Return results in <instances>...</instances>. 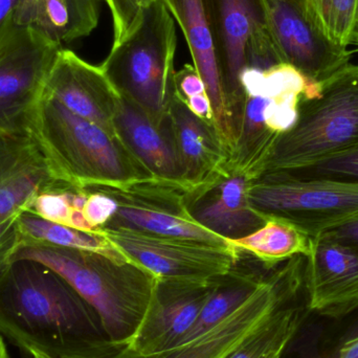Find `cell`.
Returning a JSON list of instances; mask_svg holds the SVG:
<instances>
[{"instance_id":"1","label":"cell","mask_w":358,"mask_h":358,"mask_svg":"<svg viewBox=\"0 0 358 358\" xmlns=\"http://www.w3.org/2000/svg\"><path fill=\"white\" fill-rule=\"evenodd\" d=\"M0 334L27 355L82 358L106 340L96 311L56 271L17 260L0 275Z\"/></svg>"},{"instance_id":"2","label":"cell","mask_w":358,"mask_h":358,"mask_svg":"<svg viewBox=\"0 0 358 358\" xmlns=\"http://www.w3.org/2000/svg\"><path fill=\"white\" fill-rule=\"evenodd\" d=\"M27 134L55 178L73 191L157 182L119 136L73 115L44 92Z\"/></svg>"},{"instance_id":"3","label":"cell","mask_w":358,"mask_h":358,"mask_svg":"<svg viewBox=\"0 0 358 358\" xmlns=\"http://www.w3.org/2000/svg\"><path fill=\"white\" fill-rule=\"evenodd\" d=\"M34 260L60 275L96 311L105 338L126 345L140 326L159 278L132 260L21 241L13 257Z\"/></svg>"},{"instance_id":"4","label":"cell","mask_w":358,"mask_h":358,"mask_svg":"<svg viewBox=\"0 0 358 358\" xmlns=\"http://www.w3.org/2000/svg\"><path fill=\"white\" fill-rule=\"evenodd\" d=\"M357 144L358 65L349 64L311 85L296 122L278 138L261 176L309 167Z\"/></svg>"},{"instance_id":"5","label":"cell","mask_w":358,"mask_h":358,"mask_svg":"<svg viewBox=\"0 0 358 358\" xmlns=\"http://www.w3.org/2000/svg\"><path fill=\"white\" fill-rule=\"evenodd\" d=\"M176 20L165 1L155 0L101 64L119 94L157 125L165 123L176 94Z\"/></svg>"},{"instance_id":"6","label":"cell","mask_w":358,"mask_h":358,"mask_svg":"<svg viewBox=\"0 0 358 358\" xmlns=\"http://www.w3.org/2000/svg\"><path fill=\"white\" fill-rule=\"evenodd\" d=\"M313 84L285 63L267 69L245 67L242 71L243 101L235 148L227 163L229 173L250 181L261 176L278 138L296 122L299 104Z\"/></svg>"},{"instance_id":"7","label":"cell","mask_w":358,"mask_h":358,"mask_svg":"<svg viewBox=\"0 0 358 358\" xmlns=\"http://www.w3.org/2000/svg\"><path fill=\"white\" fill-rule=\"evenodd\" d=\"M304 257L298 256L262 278L254 294L227 320L196 340L155 355H141L105 340L82 358H223L256 331L300 289Z\"/></svg>"},{"instance_id":"8","label":"cell","mask_w":358,"mask_h":358,"mask_svg":"<svg viewBox=\"0 0 358 358\" xmlns=\"http://www.w3.org/2000/svg\"><path fill=\"white\" fill-rule=\"evenodd\" d=\"M250 206L265 218L292 223L310 238L358 219V183L268 173L250 181Z\"/></svg>"},{"instance_id":"9","label":"cell","mask_w":358,"mask_h":358,"mask_svg":"<svg viewBox=\"0 0 358 358\" xmlns=\"http://www.w3.org/2000/svg\"><path fill=\"white\" fill-rule=\"evenodd\" d=\"M62 44L10 21L0 31V138L27 134Z\"/></svg>"},{"instance_id":"10","label":"cell","mask_w":358,"mask_h":358,"mask_svg":"<svg viewBox=\"0 0 358 358\" xmlns=\"http://www.w3.org/2000/svg\"><path fill=\"white\" fill-rule=\"evenodd\" d=\"M96 231L130 260L161 280L210 284L229 275L241 261L242 252L234 245H216L107 225Z\"/></svg>"},{"instance_id":"11","label":"cell","mask_w":358,"mask_h":358,"mask_svg":"<svg viewBox=\"0 0 358 358\" xmlns=\"http://www.w3.org/2000/svg\"><path fill=\"white\" fill-rule=\"evenodd\" d=\"M263 3L284 63L307 81L322 83L350 64L351 52L326 36L308 0H263Z\"/></svg>"},{"instance_id":"12","label":"cell","mask_w":358,"mask_h":358,"mask_svg":"<svg viewBox=\"0 0 358 358\" xmlns=\"http://www.w3.org/2000/svg\"><path fill=\"white\" fill-rule=\"evenodd\" d=\"M96 189L106 192L117 201V210L105 224L107 227L187 238L216 245H233L229 239L206 229L192 216L187 196L176 187L148 182L126 189Z\"/></svg>"},{"instance_id":"13","label":"cell","mask_w":358,"mask_h":358,"mask_svg":"<svg viewBox=\"0 0 358 358\" xmlns=\"http://www.w3.org/2000/svg\"><path fill=\"white\" fill-rule=\"evenodd\" d=\"M167 125L178 162L181 189L189 202L229 176V153L214 124L196 117L176 94L168 109Z\"/></svg>"},{"instance_id":"14","label":"cell","mask_w":358,"mask_h":358,"mask_svg":"<svg viewBox=\"0 0 358 358\" xmlns=\"http://www.w3.org/2000/svg\"><path fill=\"white\" fill-rule=\"evenodd\" d=\"M208 29L223 90L236 119L243 94L240 75L245 67L248 40L256 29L269 27L263 0H203Z\"/></svg>"},{"instance_id":"15","label":"cell","mask_w":358,"mask_h":358,"mask_svg":"<svg viewBox=\"0 0 358 358\" xmlns=\"http://www.w3.org/2000/svg\"><path fill=\"white\" fill-rule=\"evenodd\" d=\"M215 282L197 284L159 279L136 334L122 346L141 355L178 347L195 323Z\"/></svg>"},{"instance_id":"16","label":"cell","mask_w":358,"mask_h":358,"mask_svg":"<svg viewBox=\"0 0 358 358\" xmlns=\"http://www.w3.org/2000/svg\"><path fill=\"white\" fill-rule=\"evenodd\" d=\"M44 94L58 101L73 115L115 134V115L121 94L101 65L61 48L46 80Z\"/></svg>"},{"instance_id":"17","label":"cell","mask_w":358,"mask_h":358,"mask_svg":"<svg viewBox=\"0 0 358 358\" xmlns=\"http://www.w3.org/2000/svg\"><path fill=\"white\" fill-rule=\"evenodd\" d=\"M304 283L313 313L342 317L358 309V254L325 235L311 238Z\"/></svg>"},{"instance_id":"18","label":"cell","mask_w":358,"mask_h":358,"mask_svg":"<svg viewBox=\"0 0 358 358\" xmlns=\"http://www.w3.org/2000/svg\"><path fill=\"white\" fill-rule=\"evenodd\" d=\"M178 21L191 52L193 65L206 88L217 134L229 153L236 145V119L223 90L203 0H164Z\"/></svg>"},{"instance_id":"19","label":"cell","mask_w":358,"mask_h":358,"mask_svg":"<svg viewBox=\"0 0 358 358\" xmlns=\"http://www.w3.org/2000/svg\"><path fill=\"white\" fill-rule=\"evenodd\" d=\"M71 189L55 178L27 134L0 138V223L33 210L44 192Z\"/></svg>"},{"instance_id":"20","label":"cell","mask_w":358,"mask_h":358,"mask_svg":"<svg viewBox=\"0 0 358 358\" xmlns=\"http://www.w3.org/2000/svg\"><path fill=\"white\" fill-rule=\"evenodd\" d=\"M113 123L117 136L157 182L182 191L167 117L163 125H157L142 109L121 96Z\"/></svg>"},{"instance_id":"21","label":"cell","mask_w":358,"mask_h":358,"mask_svg":"<svg viewBox=\"0 0 358 358\" xmlns=\"http://www.w3.org/2000/svg\"><path fill=\"white\" fill-rule=\"evenodd\" d=\"M250 182L244 176L229 173L203 195L187 202L192 216L225 239H239L254 233L266 218L248 201Z\"/></svg>"},{"instance_id":"22","label":"cell","mask_w":358,"mask_h":358,"mask_svg":"<svg viewBox=\"0 0 358 358\" xmlns=\"http://www.w3.org/2000/svg\"><path fill=\"white\" fill-rule=\"evenodd\" d=\"M229 242L242 252L252 255L268 271L294 257L306 258L311 252L309 236L292 223L275 218H266L254 233Z\"/></svg>"},{"instance_id":"23","label":"cell","mask_w":358,"mask_h":358,"mask_svg":"<svg viewBox=\"0 0 358 358\" xmlns=\"http://www.w3.org/2000/svg\"><path fill=\"white\" fill-rule=\"evenodd\" d=\"M18 224L22 242L96 252L117 261L130 260L98 231L90 233L50 222L31 210H25L19 215Z\"/></svg>"},{"instance_id":"24","label":"cell","mask_w":358,"mask_h":358,"mask_svg":"<svg viewBox=\"0 0 358 358\" xmlns=\"http://www.w3.org/2000/svg\"><path fill=\"white\" fill-rule=\"evenodd\" d=\"M237 267L215 282L195 323L179 345L196 340L222 323L254 294L262 278L252 273H238Z\"/></svg>"},{"instance_id":"25","label":"cell","mask_w":358,"mask_h":358,"mask_svg":"<svg viewBox=\"0 0 358 358\" xmlns=\"http://www.w3.org/2000/svg\"><path fill=\"white\" fill-rule=\"evenodd\" d=\"M300 311L287 304L223 358H271L283 355L300 325Z\"/></svg>"},{"instance_id":"26","label":"cell","mask_w":358,"mask_h":358,"mask_svg":"<svg viewBox=\"0 0 358 358\" xmlns=\"http://www.w3.org/2000/svg\"><path fill=\"white\" fill-rule=\"evenodd\" d=\"M309 8L328 38L340 48L352 44L358 0H308Z\"/></svg>"},{"instance_id":"27","label":"cell","mask_w":358,"mask_h":358,"mask_svg":"<svg viewBox=\"0 0 358 358\" xmlns=\"http://www.w3.org/2000/svg\"><path fill=\"white\" fill-rule=\"evenodd\" d=\"M288 178L303 179H330L358 183V144L331 159L302 169L281 172Z\"/></svg>"},{"instance_id":"28","label":"cell","mask_w":358,"mask_h":358,"mask_svg":"<svg viewBox=\"0 0 358 358\" xmlns=\"http://www.w3.org/2000/svg\"><path fill=\"white\" fill-rule=\"evenodd\" d=\"M71 193L73 189L44 192L36 198L31 212L50 222L69 227L75 210L71 206Z\"/></svg>"},{"instance_id":"29","label":"cell","mask_w":358,"mask_h":358,"mask_svg":"<svg viewBox=\"0 0 358 358\" xmlns=\"http://www.w3.org/2000/svg\"><path fill=\"white\" fill-rule=\"evenodd\" d=\"M110 13L113 29V44L117 45L134 29L141 17L136 0H103Z\"/></svg>"},{"instance_id":"30","label":"cell","mask_w":358,"mask_h":358,"mask_svg":"<svg viewBox=\"0 0 358 358\" xmlns=\"http://www.w3.org/2000/svg\"><path fill=\"white\" fill-rule=\"evenodd\" d=\"M86 191H88V197L83 214L90 227L96 231L113 218L117 210V201L102 189H92Z\"/></svg>"},{"instance_id":"31","label":"cell","mask_w":358,"mask_h":358,"mask_svg":"<svg viewBox=\"0 0 358 358\" xmlns=\"http://www.w3.org/2000/svg\"><path fill=\"white\" fill-rule=\"evenodd\" d=\"M19 215H14L0 223V275L12 263L13 257L22 241L18 224Z\"/></svg>"},{"instance_id":"32","label":"cell","mask_w":358,"mask_h":358,"mask_svg":"<svg viewBox=\"0 0 358 358\" xmlns=\"http://www.w3.org/2000/svg\"><path fill=\"white\" fill-rule=\"evenodd\" d=\"M176 94L185 101L197 94H206V85L194 65L187 64L176 73Z\"/></svg>"},{"instance_id":"33","label":"cell","mask_w":358,"mask_h":358,"mask_svg":"<svg viewBox=\"0 0 358 358\" xmlns=\"http://www.w3.org/2000/svg\"><path fill=\"white\" fill-rule=\"evenodd\" d=\"M322 235L336 240L348 248H352L358 254V219L336 229H330ZM321 236V235H320Z\"/></svg>"},{"instance_id":"34","label":"cell","mask_w":358,"mask_h":358,"mask_svg":"<svg viewBox=\"0 0 358 358\" xmlns=\"http://www.w3.org/2000/svg\"><path fill=\"white\" fill-rule=\"evenodd\" d=\"M183 102H185L187 108H189L196 117L214 124L212 106H210V101L208 94H197V96H191V98L187 99V100L183 101Z\"/></svg>"},{"instance_id":"35","label":"cell","mask_w":358,"mask_h":358,"mask_svg":"<svg viewBox=\"0 0 358 358\" xmlns=\"http://www.w3.org/2000/svg\"><path fill=\"white\" fill-rule=\"evenodd\" d=\"M20 0H0V31L13 20Z\"/></svg>"},{"instance_id":"36","label":"cell","mask_w":358,"mask_h":358,"mask_svg":"<svg viewBox=\"0 0 358 358\" xmlns=\"http://www.w3.org/2000/svg\"><path fill=\"white\" fill-rule=\"evenodd\" d=\"M338 358H358V334L349 338L338 351Z\"/></svg>"},{"instance_id":"37","label":"cell","mask_w":358,"mask_h":358,"mask_svg":"<svg viewBox=\"0 0 358 358\" xmlns=\"http://www.w3.org/2000/svg\"><path fill=\"white\" fill-rule=\"evenodd\" d=\"M0 358H8V350H6V344H4L1 334H0Z\"/></svg>"},{"instance_id":"38","label":"cell","mask_w":358,"mask_h":358,"mask_svg":"<svg viewBox=\"0 0 358 358\" xmlns=\"http://www.w3.org/2000/svg\"><path fill=\"white\" fill-rule=\"evenodd\" d=\"M136 4H138V8H146V6H150L152 2H155V0H136Z\"/></svg>"},{"instance_id":"39","label":"cell","mask_w":358,"mask_h":358,"mask_svg":"<svg viewBox=\"0 0 358 358\" xmlns=\"http://www.w3.org/2000/svg\"><path fill=\"white\" fill-rule=\"evenodd\" d=\"M352 43H355L357 45H358V13L357 23H355V31H353Z\"/></svg>"},{"instance_id":"40","label":"cell","mask_w":358,"mask_h":358,"mask_svg":"<svg viewBox=\"0 0 358 358\" xmlns=\"http://www.w3.org/2000/svg\"><path fill=\"white\" fill-rule=\"evenodd\" d=\"M313 358H338V351L336 352L327 353V355H320Z\"/></svg>"},{"instance_id":"41","label":"cell","mask_w":358,"mask_h":358,"mask_svg":"<svg viewBox=\"0 0 358 358\" xmlns=\"http://www.w3.org/2000/svg\"><path fill=\"white\" fill-rule=\"evenodd\" d=\"M31 358H48V357H42V355H31Z\"/></svg>"},{"instance_id":"42","label":"cell","mask_w":358,"mask_h":358,"mask_svg":"<svg viewBox=\"0 0 358 358\" xmlns=\"http://www.w3.org/2000/svg\"><path fill=\"white\" fill-rule=\"evenodd\" d=\"M282 355H275V357H271V358H282Z\"/></svg>"}]
</instances>
